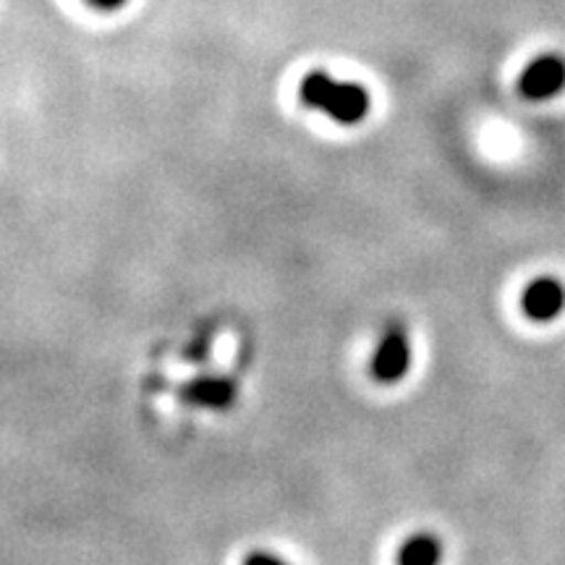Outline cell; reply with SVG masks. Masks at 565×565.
Segmentation results:
<instances>
[{"label":"cell","mask_w":565,"mask_h":565,"mask_svg":"<svg viewBox=\"0 0 565 565\" xmlns=\"http://www.w3.org/2000/svg\"><path fill=\"white\" fill-rule=\"evenodd\" d=\"M301 100L309 108L328 113L330 118L343 126L364 121L370 113V92L362 84L335 82L333 76L315 71L301 82Z\"/></svg>","instance_id":"6da1fadb"},{"label":"cell","mask_w":565,"mask_h":565,"mask_svg":"<svg viewBox=\"0 0 565 565\" xmlns=\"http://www.w3.org/2000/svg\"><path fill=\"white\" fill-rule=\"evenodd\" d=\"M408 366H412V343H408V333L404 330V324H391L372 353V377L383 385L401 383V380L406 377Z\"/></svg>","instance_id":"7a4b0ae2"},{"label":"cell","mask_w":565,"mask_h":565,"mask_svg":"<svg viewBox=\"0 0 565 565\" xmlns=\"http://www.w3.org/2000/svg\"><path fill=\"white\" fill-rule=\"evenodd\" d=\"M519 89L526 100H553L565 89V58L561 55H540L524 68Z\"/></svg>","instance_id":"3957f363"},{"label":"cell","mask_w":565,"mask_h":565,"mask_svg":"<svg viewBox=\"0 0 565 565\" xmlns=\"http://www.w3.org/2000/svg\"><path fill=\"white\" fill-rule=\"evenodd\" d=\"M521 309L529 320L553 322L565 309V286L557 278H536L521 294Z\"/></svg>","instance_id":"277c9868"},{"label":"cell","mask_w":565,"mask_h":565,"mask_svg":"<svg viewBox=\"0 0 565 565\" xmlns=\"http://www.w3.org/2000/svg\"><path fill=\"white\" fill-rule=\"evenodd\" d=\"M236 393L238 387L228 377H200L181 391L186 404L212 408V412H223V408L236 404Z\"/></svg>","instance_id":"5b68a950"},{"label":"cell","mask_w":565,"mask_h":565,"mask_svg":"<svg viewBox=\"0 0 565 565\" xmlns=\"http://www.w3.org/2000/svg\"><path fill=\"white\" fill-rule=\"evenodd\" d=\"M443 563V542L435 534L419 532L404 540L395 555V565H440Z\"/></svg>","instance_id":"8992f818"},{"label":"cell","mask_w":565,"mask_h":565,"mask_svg":"<svg viewBox=\"0 0 565 565\" xmlns=\"http://www.w3.org/2000/svg\"><path fill=\"white\" fill-rule=\"evenodd\" d=\"M242 565H288L282 557L273 555V553H265V550H257V553H249L244 557Z\"/></svg>","instance_id":"52a82bcc"}]
</instances>
